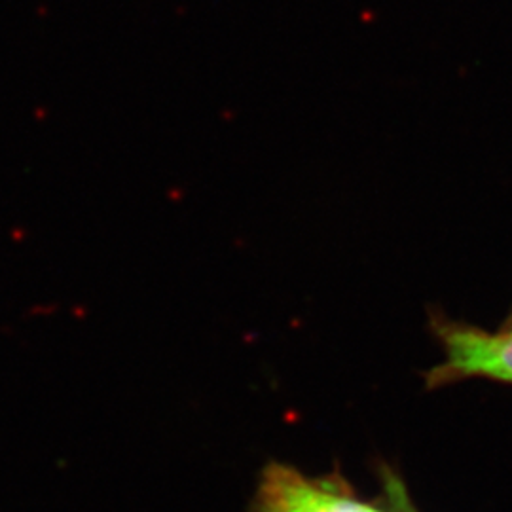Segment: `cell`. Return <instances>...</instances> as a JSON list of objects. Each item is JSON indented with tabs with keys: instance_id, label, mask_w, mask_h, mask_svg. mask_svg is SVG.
<instances>
[{
	"instance_id": "6da1fadb",
	"label": "cell",
	"mask_w": 512,
	"mask_h": 512,
	"mask_svg": "<svg viewBox=\"0 0 512 512\" xmlns=\"http://www.w3.org/2000/svg\"><path fill=\"white\" fill-rule=\"evenodd\" d=\"M444 363L427 374L429 387L454 384L465 378H488L512 384V329L503 332L437 323Z\"/></svg>"
},
{
	"instance_id": "7a4b0ae2",
	"label": "cell",
	"mask_w": 512,
	"mask_h": 512,
	"mask_svg": "<svg viewBox=\"0 0 512 512\" xmlns=\"http://www.w3.org/2000/svg\"><path fill=\"white\" fill-rule=\"evenodd\" d=\"M330 480H315L272 463L258 482L255 512H329Z\"/></svg>"
},
{
	"instance_id": "3957f363",
	"label": "cell",
	"mask_w": 512,
	"mask_h": 512,
	"mask_svg": "<svg viewBox=\"0 0 512 512\" xmlns=\"http://www.w3.org/2000/svg\"><path fill=\"white\" fill-rule=\"evenodd\" d=\"M329 512H382L372 505L357 501L346 492L344 486L330 480Z\"/></svg>"
},
{
	"instance_id": "277c9868",
	"label": "cell",
	"mask_w": 512,
	"mask_h": 512,
	"mask_svg": "<svg viewBox=\"0 0 512 512\" xmlns=\"http://www.w3.org/2000/svg\"><path fill=\"white\" fill-rule=\"evenodd\" d=\"M385 492H387V503L393 512H416L412 507L408 495L404 492L403 484L395 478L387 480L385 484Z\"/></svg>"
}]
</instances>
